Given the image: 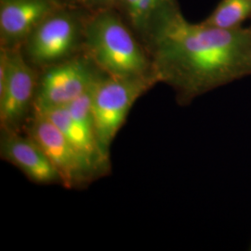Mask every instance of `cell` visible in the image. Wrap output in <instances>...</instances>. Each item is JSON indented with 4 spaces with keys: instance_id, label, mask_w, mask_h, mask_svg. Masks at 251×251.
Wrapping results in <instances>:
<instances>
[{
    "instance_id": "1",
    "label": "cell",
    "mask_w": 251,
    "mask_h": 251,
    "mask_svg": "<svg viewBox=\"0 0 251 251\" xmlns=\"http://www.w3.org/2000/svg\"><path fill=\"white\" fill-rule=\"evenodd\" d=\"M158 83L180 105L247 75L251 26L225 30L192 24L179 4L165 10L143 39Z\"/></svg>"
},
{
    "instance_id": "2",
    "label": "cell",
    "mask_w": 251,
    "mask_h": 251,
    "mask_svg": "<svg viewBox=\"0 0 251 251\" xmlns=\"http://www.w3.org/2000/svg\"><path fill=\"white\" fill-rule=\"evenodd\" d=\"M85 52L101 72L126 79H151L158 84L144 43L116 9L90 13Z\"/></svg>"
},
{
    "instance_id": "3",
    "label": "cell",
    "mask_w": 251,
    "mask_h": 251,
    "mask_svg": "<svg viewBox=\"0 0 251 251\" xmlns=\"http://www.w3.org/2000/svg\"><path fill=\"white\" fill-rule=\"evenodd\" d=\"M90 13L82 6H60L54 9L20 48L25 60L41 71L84 53Z\"/></svg>"
},
{
    "instance_id": "4",
    "label": "cell",
    "mask_w": 251,
    "mask_h": 251,
    "mask_svg": "<svg viewBox=\"0 0 251 251\" xmlns=\"http://www.w3.org/2000/svg\"><path fill=\"white\" fill-rule=\"evenodd\" d=\"M157 83L151 79L118 78L102 73L92 90V114L100 147L109 153L135 102Z\"/></svg>"
},
{
    "instance_id": "5",
    "label": "cell",
    "mask_w": 251,
    "mask_h": 251,
    "mask_svg": "<svg viewBox=\"0 0 251 251\" xmlns=\"http://www.w3.org/2000/svg\"><path fill=\"white\" fill-rule=\"evenodd\" d=\"M39 71L27 62L21 49L0 48V125L22 131L31 117Z\"/></svg>"
},
{
    "instance_id": "6",
    "label": "cell",
    "mask_w": 251,
    "mask_h": 251,
    "mask_svg": "<svg viewBox=\"0 0 251 251\" xmlns=\"http://www.w3.org/2000/svg\"><path fill=\"white\" fill-rule=\"evenodd\" d=\"M25 129V133L47 153L59 172L64 188H86L103 175L92 162L69 143L45 114L33 110Z\"/></svg>"
},
{
    "instance_id": "7",
    "label": "cell",
    "mask_w": 251,
    "mask_h": 251,
    "mask_svg": "<svg viewBox=\"0 0 251 251\" xmlns=\"http://www.w3.org/2000/svg\"><path fill=\"white\" fill-rule=\"evenodd\" d=\"M102 73L86 52L39 71L34 110L66 107L90 90Z\"/></svg>"
},
{
    "instance_id": "8",
    "label": "cell",
    "mask_w": 251,
    "mask_h": 251,
    "mask_svg": "<svg viewBox=\"0 0 251 251\" xmlns=\"http://www.w3.org/2000/svg\"><path fill=\"white\" fill-rule=\"evenodd\" d=\"M0 155L35 183L63 186L62 178L47 153L26 133L1 128Z\"/></svg>"
},
{
    "instance_id": "9",
    "label": "cell",
    "mask_w": 251,
    "mask_h": 251,
    "mask_svg": "<svg viewBox=\"0 0 251 251\" xmlns=\"http://www.w3.org/2000/svg\"><path fill=\"white\" fill-rule=\"evenodd\" d=\"M54 0H0V48L20 49L27 37L58 7Z\"/></svg>"
},
{
    "instance_id": "10",
    "label": "cell",
    "mask_w": 251,
    "mask_h": 251,
    "mask_svg": "<svg viewBox=\"0 0 251 251\" xmlns=\"http://www.w3.org/2000/svg\"><path fill=\"white\" fill-rule=\"evenodd\" d=\"M39 112L50 118L75 148L92 162L103 174H107L110 169L109 153L102 150L95 136L89 133L73 118L67 108H54Z\"/></svg>"
},
{
    "instance_id": "11",
    "label": "cell",
    "mask_w": 251,
    "mask_h": 251,
    "mask_svg": "<svg viewBox=\"0 0 251 251\" xmlns=\"http://www.w3.org/2000/svg\"><path fill=\"white\" fill-rule=\"evenodd\" d=\"M178 0H117L116 9L143 42L154 21Z\"/></svg>"
},
{
    "instance_id": "12",
    "label": "cell",
    "mask_w": 251,
    "mask_h": 251,
    "mask_svg": "<svg viewBox=\"0 0 251 251\" xmlns=\"http://www.w3.org/2000/svg\"><path fill=\"white\" fill-rule=\"evenodd\" d=\"M251 19V0H221L203 23L225 30L242 28V24Z\"/></svg>"
},
{
    "instance_id": "13",
    "label": "cell",
    "mask_w": 251,
    "mask_h": 251,
    "mask_svg": "<svg viewBox=\"0 0 251 251\" xmlns=\"http://www.w3.org/2000/svg\"><path fill=\"white\" fill-rule=\"evenodd\" d=\"M94 85L77 99L75 100L70 104H68L66 108L73 118L83 128H85L90 134L96 137L94 119L92 114V90Z\"/></svg>"
},
{
    "instance_id": "14",
    "label": "cell",
    "mask_w": 251,
    "mask_h": 251,
    "mask_svg": "<svg viewBox=\"0 0 251 251\" xmlns=\"http://www.w3.org/2000/svg\"><path fill=\"white\" fill-rule=\"evenodd\" d=\"M117 0H81L83 7L91 12L102 9H116Z\"/></svg>"
},
{
    "instance_id": "15",
    "label": "cell",
    "mask_w": 251,
    "mask_h": 251,
    "mask_svg": "<svg viewBox=\"0 0 251 251\" xmlns=\"http://www.w3.org/2000/svg\"><path fill=\"white\" fill-rule=\"evenodd\" d=\"M63 6H82L81 0H54ZM83 7V6H82Z\"/></svg>"
},
{
    "instance_id": "16",
    "label": "cell",
    "mask_w": 251,
    "mask_h": 251,
    "mask_svg": "<svg viewBox=\"0 0 251 251\" xmlns=\"http://www.w3.org/2000/svg\"><path fill=\"white\" fill-rule=\"evenodd\" d=\"M247 75H251V43L247 55Z\"/></svg>"
},
{
    "instance_id": "17",
    "label": "cell",
    "mask_w": 251,
    "mask_h": 251,
    "mask_svg": "<svg viewBox=\"0 0 251 251\" xmlns=\"http://www.w3.org/2000/svg\"></svg>"
}]
</instances>
